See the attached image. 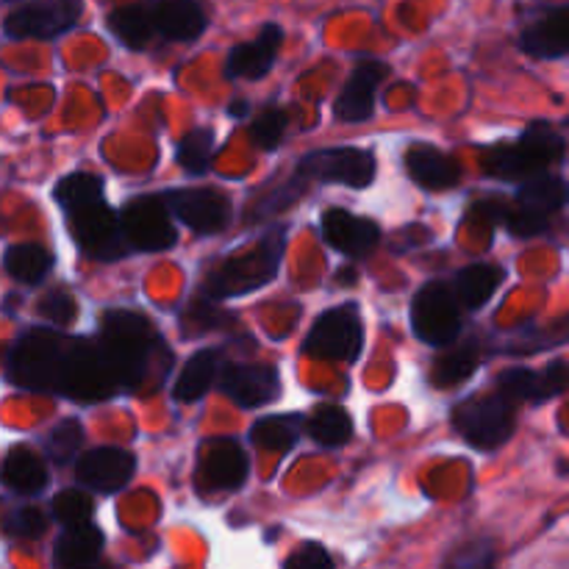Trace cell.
Masks as SVG:
<instances>
[{"label":"cell","mask_w":569,"mask_h":569,"mask_svg":"<svg viewBox=\"0 0 569 569\" xmlns=\"http://www.w3.org/2000/svg\"><path fill=\"white\" fill-rule=\"evenodd\" d=\"M100 345L109 356L117 383L126 392H142L144 387L153 389L150 383L153 372L159 381L164 378L153 361L172 367V353L164 348L153 322L133 311H106L100 322Z\"/></svg>","instance_id":"obj_1"},{"label":"cell","mask_w":569,"mask_h":569,"mask_svg":"<svg viewBox=\"0 0 569 569\" xmlns=\"http://www.w3.org/2000/svg\"><path fill=\"white\" fill-rule=\"evenodd\" d=\"M70 348L72 337H64L56 328H33L11 345L6 376L28 392L59 395Z\"/></svg>","instance_id":"obj_2"},{"label":"cell","mask_w":569,"mask_h":569,"mask_svg":"<svg viewBox=\"0 0 569 569\" xmlns=\"http://www.w3.org/2000/svg\"><path fill=\"white\" fill-rule=\"evenodd\" d=\"M283 259V228L267 233L259 244L242 250L222 261L214 272L203 281V292L214 300L239 298V295L256 292L267 287L281 270Z\"/></svg>","instance_id":"obj_3"},{"label":"cell","mask_w":569,"mask_h":569,"mask_svg":"<svg viewBox=\"0 0 569 569\" xmlns=\"http://www.w3.org/2000/svg\"><path fill=\"white\" fill-rule=\"evenodd\" d=\"M565 156V137L556 133L550 126L528 128L515 142H500L487 148L481 164L487 176L503 178V181H526V178L539 176Z\"/></svg>","instance_id":"obj_4"},{"label":"cell","mask_w":569,"mask_h":569,"mask_svg":"<svg viewBox=\"0 0 569 569\" xmlns=\"http://www.w3.org/2000/svg\"><path fill=\"white\" fill-rule=\"evenodd\" d=\"M453 426L476 450H498L515 433V403L503 392L467 398L453 409Z\"/></svg>","instance_id":"obj_5"},{"label":"cell","mask_w":569,"mask_h":569,"mask_svg":"<svg viewBox=\"0 0 569 569\" xmlns=\"http://www.w3.org/2000/svg\"><path fill=\"white\" fill-rule=\"evenodd\" d=\"M411 328L417 339L431 348H448L465 328L461 303L453 287L442 281H428L411 300Z\"/></svg>","instance_id":"obj_6"},{"label":"cell","mask_w":569,"mask_h":569,"mask_svg":"<svg viewBox=\"0 0 569 569\" xmlns=\"http://www.w3.org/2000/svg\"><path fill=\"white\" fill-rule=\"evenodd\" d=\"M567 203V183L561 176L539 172L522 181L515 206L506 214V228L515 237L531 239L548 231L550 217Z\"/></svg>","instance_id":"obj_7"},{"label":"cell","mask_w":569,"mask_h":569,"mask_svg":"<svg viewBox=\"0 0 569 569\" xmlns=\"http://www.w3.org/2000/svg\"><path fill=\"white\" fill-rule=\"evenodd\" d=\"M365 345V326H361L359 306L342 303L320 315L306 337L303 350L315 359L328 361H356Z\"/></svg>","instance_id":"obj_8"},{"label":"cell","mask_w":569,"mask_h":569,"mask_svg":"<svg viewBox=\"0 0 569 569\" xmlns=\"http://www.w3.org/2000/svg\"><path fill=\"white\" fill-rule=\"evenodd\" d=\"M378 161L372 150L365 148H320L298 161L295 176L300 181L342 183L350 189H365L376 181Z\"/></svg>","instance_id":"obj_9"},{"label":"cell","mask_w":569,"mask_h":569,"mask_svg":"<svg viewBox=\"0 0 569 569\" xmlns=\"http://www.w3.org/2000/svg\"><path fill=\"white\" fill-rule=\"evenodd\" d=\"M70 233L78 248L94 261H120L131 253L122 233L120 214L106 206V200L70 211Z\"/></svg>","instance_id":"obj_10"},{"label":"cell","mask_w":569,"mask_h":569,"mask_svg":"<svg viewBox=\"0 0 569 569\" xmlns=\"http://www.w3.org/2000/svg\"><path fill=\"white\" fill-rule=\"evenodd\" d=\"M120 226L122 233H126L128 248L142 250V253L170 250L178 239L172 214L161 194H139L131 203H126L120 214Z\"/></svg>","instance_id":"obj_11"},{"label":"cell","mask_w":569,"mask_h":569,"mask_svg":"<svg viewBox=\"0 0 569 569\" xmlns=\"http://www.w3.org/2000/svg\"><path fill=\"white\" fill-rule=\"evenodd\" d=\"M83 14V0H28L3 20L9 39H48L72 31Z\"/></svg>","instance_id":"obj_12"},{"label":"cell","mask_w":569,"mask_h":569,"mask_svg":"<svg viewBox=\"0 0 569 569\" xmlns=\"http://www.w3.org/2000/svg\"><path fill=\"white\" fill-rule=\"evenodd\" d=\"M172 217L183 222L198 237H211L231 226L233 206L231 198L220 189H172L161 192Z\"/></svg>","instance_id":"obj_13"},{"label":"cell","mask_w":569,"mask_h":569,"mask_svg":"<svg viewBox=\"0 0 569 569\" xmlns=\"http://www.w3.org/2000/svg\"><path fill=\"white\" fill-rule=\"evenodd\" d=\"M217 387L239 406L259 409L281 395V376L272 365H226L217 372Z\"/></svg>","instance_id":"obj_14"},{"label":"cell","mask_w":569,"mask_h":569,"mask_svg":"<svg viewBox=\"0 0 569 569\" xmlns=\"http://www.w3.org/2000/svg\"><path fill=\"white\" fill-rule=\"evenodd\" d=\"M250 461L237 439H209L200 453V487L209 492H233L248 481Z\"/></svg>","instance_id":"obj_15"},{"label":"cell","mask_w":569,"mask_h":569,"mask_svg":"<svg viewBox=\"0 0 569 569\" xmlns=\"http://www.w3.org/2000/svg\"><path fill=\"white\" fill-rule=\"evenodd\" d=\"M137 472V459L131 450L122 448H94L78 459L76 478L87 489L100 495H114L131 483Z\"/></svg>","instance_id":"obj_16"},{"label":"cell","mask_w":569,"mask_h":569,"mask_svg":"<svg viewBox=\"0 0 569 569\" xmlns=\"http://www.w3.org/2000/svg\"><path fill=\"white\" fill-rule=\"evenodd\" d=\"M389 76V67L378 59H365L359 61L353 72H350L348 83L339 92L333 111L342 122H365L372 117L376 109V94L381 87L383 78Z\"/></svg>","instance_id":"obj_17"},{"label":"cell","mask_w":569,"mask_h":569,"mask_svg":"<svg viewBox=\"0 0 569 569\" xmlns=\"http://www.w3.org/2000/svg\"><path fill=\"white\" fill-rule=\"evenodd\" d=\"M322 237L333 250H339L348 259H361V256L372 253L378 248L381 228L348 209H328L322 214Z\"/></svg>","instance_id":"obj_18"},{"label":"cell","mask_w":569,"mask_h":569,"mask_svg":"<svg viewBox=\"0 0 569 569\" xmlns=\"http://www.w3.org/2000/svg\"><path fill=\"white\" fill-rule=\"evenodd\" d=\"M498 389L511 400V403H545L550 398H559L567 389V365L565 361H553L545 372L526 370V367H515L506 370L498 378Z\"/></svg>","instance_id":"obj_19"},{"label":"cell","mask_w":569,"mask_h":569,"mask_svg":"<svg viewBox=\"0 0 569 569\" xmlns=\"http://www.w3.org/2000/svg\"><path fill=\"white\" fill-rule=\"evenodd\" d=\"M283 31L276 22H267L259 31V37L250 39V42L237 44V48L228 53L226 61V76L231 81L244 78V81H256V78H264L267 72L276 64V56L281 50Z\"/></svg>","instance_id":"obj_20"},{"label":"cell","mask_w":569,"mask_h":569,"mask_svg":"<svg viewBox=\"0 0 569 569\" xmlns=\"http://www.w3.org/2000/svg\"><path fill=\"white\" fill-rule=\"evenodd\" d=\"M520 48L533 59H561L569 50V9L553 6L520 31Z\"/></svg>","instance_id":"obj_21"},{"label":"cell","mask_w":569,"mask_h":569,"mask_svg":"<svg viewBox=\"0 0 569 569\" xmlns=\"http://www.w3.org/2000/svg\"><path fill=\"white\" fill-rule=\"evenodd\" d=\"M406 172L411 176V181L420 183L422 189H431V192H442V189L456 187L461 181L459 161L428 142H417L406 150Z\"/></svg>","instance_id":"obj_22"},{"label":"cell","mask_w":569,"mask_h":569,"mask_svg":"<svg viewBox=\"0 0 569 569\" xmlns=\"http://www.w3.org/2000/svg\"><path fill=\"white\" fill-rule=\"evenodd\" d=\"M150 14L156 33L170 42H194L209 26V17L198 0H153Z\"/></svg>","instance_id":"obj_23"},{"label":"cell","mask_w":569,"mask_h":569,"mask_svg":"<svg viewBox=\"0 0 569 569\" xmlns=\"http://www.w3.org/2000/svg\"><path fill=\"white\" fill-rule=\"evenodd\" d=\"M103 531L92 522L64 528L56 542V569H103Z\"/></svg>","instance_id":"obj_24"},{"label":"cell","mask_w":569,"mask_h":569,"mask_svg":"<svg viewBox=\"0 0 569 569\" xmlns=\"http://www.w3.org/2000/svg\"><path fill=\"white\" fill-rule=\"evenodd\" d=\"M48 465L42 461V456L33 453L26 445L11 448L0 465V481L17 495H39L48 487Z\"/></svg>","instance_id":"obj_25"},{"label":"cell","mask_w":569,"mask_h":569,"mask_svg":"<svg viewBox=\"0 0 569 569\" xmlns=\"http://www.w3.org/2000/svg\"><path fill=\"white\" fill-rule=\"evenodd\" d=\"M220 367H222L220 350L214 348L198 350V353L183 365L181 376H178L176 387H172V395H176L178 403H194V400L203 398V395L214 387Z\"/></svg>","instance_id":"obj_26"},{"label":"cell","mask_w":569,"mask_h":569,"mask_svg":"<svg viewBox=\"0 0 569 569\" xmlns=\"http://www.w3.org/2000/svg\"><path fill=\"white\" fill-rule=\"evenodd\" d=\"M109 31L128 50H148L159 37L153 26V14H150V3L120 6V9L111 11Z\"/></svg>","instance_id":"obj_27"},{"label":"cell","mask_w":569,"mask_h":569,"mask_svg":"<svg viewBox=\"0 0 569 569\" xmlns=\"http://www.w3.org/2000/svg\"><path fill=\"white\" fill-rule=\"evenodd\" d=\"M503 278L506 272L500 267L483 264V261L465 267L453 281V292L459 298L461 309L476 311L481 306H487L492 300V295L498 292L500 283H503Z\"/></svg>","instance_id":"obj_28"},{"label":"cell","mask_w":569,"mask_h":569,"mask_svg":"<svg viewBox=\"0 0 569 569\" xmlns=\"http://www.w3.org/2000/svg\"><path fill=\"white\" fill-rule=\"evenodd\" d=\"M306 420L303 415H270L261 417L253 428H250V442L259 448L272 450V453H287L298 445L303 437Z\"/></svg>","instance_id":"obj_29"},{"label":"cell","mask_w":569,"mask_h":569,"mask_svg":"<svg viewBox=\"0 0 569 569\" xmlns=\"http://www.w3.org/2000/svg\"><path fill=\"white\" fill-rule=\"evenodd\" d=\"M3 267L14 281L42 283L53 270V253L37 242H20L6 248Z\"/></svg>","instance_id":"obj_30"},{"label":"cell","mask_w":569,"mask_h":569,"mask_svg":"<svg viewBox=\"0 0 569 569\" xmlns=\"http://www.w3.org/2000/svg\"><path fill=\"white\" fill-rule=\"evenodd\" d=\"M306 431L322 448H342L353 437V417L342 406H317L306 420Z\"/></svg>","instance_id":"obj_31"},{"label":"cell","mask_w":569,"mask_h":569,"mask_svg":"<svg viewBox=\"0 0 569 569\" xmlns=\"http://www.w3.org/2000/svg\"><path fill=\"white\" fill-rule=\"evenodd\" d=\"M53 198L61 209L70 214V211L83 209V206L100 203L103 198V181L92 172H70V176L61 178L53 187Z\"/></svg>","instance_id":"obj_32"},{"label":"cell","mask_w":569,"mask_h":569,"mask_svg":"<svg viewBox=\"0 0 569 569\" xmlns=\"http://www.w3.org/2000/svg\"><path fill=\"white\" fill-rule=\"evenodd\" d=\"M476 367H478L476 345L472 342L461 345V348L450 350V353H445L442 359H437V365H433L431 370V381L442 389L459 387V383H465L467 378L476 372Z\"/></svg>","instance_id":"obj_33"},{"label":"cell","mask_w":569,"mask_h":569,"mask_svg":"<svg viewBox=\"0 0 569 569\" xmlns=\"http://www.w3.org/2000/svg\"><path fill=\"white\" fill-rule=\"evenodd\" d=\"M211 159H214V131L211 128H194L178 142L176 161L189 172V176H203L209 172Z\"/></svg>","instance_id":"obj_34"},{"label":"cell","mask_w":569,"mask_h":569,"mask_svg":"<svg viewBox=\"0 0 569 569\" xmlns=\"http://www.w3.org/2000/svg\"><path fill=\"white\" fill-rule=\"evenodd\" d=\"M50 506H53V520L61 522L64 528L92 522L94 503L83 489H64V492L56 495Z\"/></svg>","instance_id":"obj_35"},{"label":"cell","mask_w":569,"mask_h":569,"mask_svg":"<svg viewBox=\"0 0 569 569\" xmlns=\"http://www.w3.org/2000/svg\"><path fill=\"white\" fill-rule=\"evenodd\" d=\"M289 114L281 106H267L264 111H259L253 122H250V137L259 144L261 150H276L281 144V139L287 137Z\"/></svg>","instance_id":"obj_36"},{"label":"cell","mask_w":569,"mask_h":569,"mask_svg":"<svg viewBox=\"0 0 569 569\" xmlns=\"http://www.w3.org/2000/svg\"><path fill=\"white\" fill-rule=\"evenodd\" d=\"M83 442V428L78 420H64L50 431L48 437V453L56 465H67L78 456Z\"/></svg>","instance_id":"obj_37"},{"label":"cell","mask_w":569,"mask_h":569,"mask_svg":"<svg viewBox=\"0 0 569 569\" xmlns=\"http://www.w3.org/2000/svg\"><path fill=\"white\" fill-rule=\"evenodd\" d=\"M3 531L17 539H39L48 531V517L39 509H33V506L14 509L3 517Z\"/></svg>","instance_id":"obj_38"},{"label":"cell","mask_w":569,"mask_h":569,"mask_svg":"<svg viewBox=\"0 0 569 569\" xmlns=\"http://www.w3.org/2000/svg\"><path fill=\"white\" fill-rule=\"evenodd\" d=\"M39 311H42L44 320L53 322L56 328H70L78 315L76 300H72V295L67 292V289H50L42 298V303H39Z\"/></svg>","instance_id":"obj_39"},{"label":"cell","mask_w":569,"mask_h":569,"mask_svg":"<svg viewBox=\"0 0 569 569\" xmlns=\"http://www.w3.org/2000/svg\"><path fill=\"white\" fill-rule=\"evenodd\" d=\"M445 569H495V545L489 539H476L456 550Z\"/></svg>","instance_id":"obj_40"},{"label":"cell","mask_w":569,"mask_h":569,"mask_svg":"<svg viewBox=\"0 0 569 569\" xmlns=\"http://www.w3.org/2000/svg\"><path fill=\"white\" fill-rule=\"evenodd\" d=\"M283 569H337V567H333L331 553H328L322 545L306 542V545H300L292 556H289Z\"/></svg>","instance_id":"obj_41"},{"label":"cell","mask_w":569,"mask_h":569,"mask_svg":"<svg viewBox=\"0 0 569 569\" xmlns=\"http://www.w3.org/2000/svg\"><path fill=\"white\" fill-rule=\"evenodd\" d=\"M506 214H509V206L503 200H478L470 209V220H483V222H506Z\"/></svg>","instance_id":"obj_42"},{"label":"cell","mask_w":569,"mask_h":569,"mask_svg":"<svg viewBox=\"0 0 569 569\" xmlns=\"http://www.w3.org/2000/svg\"><path fill=\"white\" fill-rule=\"evenodd\" d=\"M244 111H248V103H244V100H233V103H231V114L233 117H242Z\"/></svg>","instance_id":"obj_43"}]
</instances>
